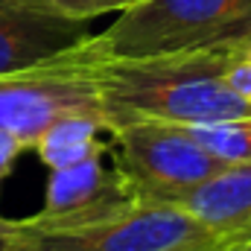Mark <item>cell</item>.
<instances>
[{"mask_svg": "<svg viewBox=\"0 0 251 251\" xmlns=\"http://www.w3.org/2000/svg\"><path fill=\"white\" fill-rule=\"evenodd\" d=\"M62 117H105L91 64L79 47L35 67L0 76V131L26 149ZM111 131V123H108Z\"/></svg>", "mask_w": 251, "mask_h": 251, "instance_id": "277c9868", "label": "cell"}, {"mask_svg": "<svg viewBox=\"0 0 251 251\" xmlns=\"http://www.w3.org/2000/svg\"><path fill=\"white\" fill-rule=\"evenodd\" d=\"M237 44H246V47H251V32H249V35H246V38H240Z\"/></svg>", "mask_w": 251, "mask_h": 251, "instance_id": "2e32d148", "label": "cell"}, {"mask_svg": "<svg viewBox=\"0 0 251 251\" xmlns=\"http://www.w3.org/2000/svg\"><path fill=\"white\" fill-rule=\"evenodd\" d=\"M140 199L120 167L91 158L64 170H50L44 207L32 219L44 225H88L134 207Z\"/></svg>", "mask_w": 251, "mask_h": 251, "instance_id": "8992f818", "label": "cell"}, {"mask_svg": "<svg viewBox=\"0 0 251 251\" xmlns=\"http://www.w3.org/2000/svg\"><path fill=\"white\" fill-rule=\"evenodd\" d=\"M111 152L131 181L137 199L184 190L216 176V161L190 131V126L161 120H123L111 128Z\"/></svg>", "mask_w": 251, "mask_h": 251, "instance_id": "5b68a950", "label": "cell"}, {"mask_svg": "<svg viewBox=\"0 0 251 251\" xmlns=\"http://www.w3.org/2000/svg\"><path fill=\"white\" fill-rule=\"evenodd\" d=\"M0 251H24V249H18V246H12L9 240H3V237H0Z\"/></svg>", "mask_w": 251, "mask_h": 251, "instance_id": "5bb4252c", "label": "cell"}, {"mask_svg": "<svg viewBox=\"0 0 251 251\" xmlns=\"http://www.w3.org/2000/svg\"><path fill=\"white\" fill-rule=\"evenodd\" d=\"M21 152H26V146H24L15 134L0 131V190H3V184H6V178L12 176V170H15Z\"/></svg>", "mask_w": 251, "mask_h": 251, "instance_id": "4fadbf2b", "label": "cell"}, {"mask_svg": "<svg viewBox=\"0 0 251 251\" xmlns=\"http://www.w3.org/2000/svg\"><path fill=\"white\" fill-rule=\"evenodd\" d=\"M228 56L231 44L149 59H85L114 128L123 120L178 126L251 120V102L225 82Z\"/></svg>", "mask_w": 251, "mask_h": 251, "instance_id": "6da1fadb", "label": "cell"}, {"mask_svg": "<svg viewBox=\"0 0 251 251\" xmlns=\"http://www.w3.org/2000/svg\"><path fill=\"white\" fill-rule=\"evenodd\" d=\"M225 251H251V243H243V246H231V249Z\"/></svg>", "mask_w": 251, "mask_h": 251, "instance_id": "9a60e30c", "label": "cell"}, {"mask_svg": "<svg viewBox=\"0 0 251 251\" xmlns=\"http://www.w3.org/2000/svg\"><path fill=\"white\" fill-rule=\"evenodd\" d=\"M108 123L102 117H62L35 140V155L47 170H64L91 158H102L111 143L102 140Z\"/></svg>", "mask_w": 251, "mask_h": 251, "instance_id": "9c48e42d", "label": "cell"}, {"mask_svg": "<svg viewBox=\"0 0 251 251\" xmlns=\"http://www.w3.org/2000/svg\"><path fill=\"white\" fill-rule=\"evenodd\" d=\"M225 82L246 100L251 102V47L246 44H231V56L225 64Z\"/></svg>", "mask_w": 251, "mask_h": 251, "instance_id": "7c38bea8", "label": "cell"}, {"mask_svg": "<svg viewBox=\"0 0 251 251\" xmlns=\"http://www.w3.org/2000/svg\"><path fill=\"white\" fill-rule=\"evenodd\" d=\"M193 137L222 164L251 161V120H216L190 126Z\"/></svg>", "mask_w": 251, "mask_h": 251, "instance_id": "30bf717a", "label": "cell"}, {"mask_svg": "<svg viewBox=\"0 0 251 251\" xmlns=\"http://www.w3.org/2000/svg\"><path fill=\"white\" fill-rule=\"evenodd\" d=\"M53 15H62L70 21H85L91 24L94 18H102L108 12H126L131 6H137L140 0H29Z\"/></svg>", "mask_w": 251, "mask_h": 251, "instance_id": "8fae6325", "label": "cell"}, {"mask_svg": "<svg viewBox=\"0 0 251 251\" xmlns=\"http://www.w3.org/2000/svg\"><path fill=\"white\" fill-rule=\"evenodd\" d=\"M88 35L85 21L53 15L29 0H0V76L50 62Z\"/></svg>", "mask_w": 251, "mask_h": 251, "instance_id": "52a82bcc", "label": "cell"}, {"mask_svg": "<svg viewBox=\"0 0 251 251\" xmlns=\"http://www.w3.org/2000/svg\"><path fill=\"white\" fill-rule=\"evenodd\" d=\"M0 237L24 251H225L228 246L193 219L187 210L164 201H137L88 225H44L32 216H0Z\"/></svg>", "mask_w": 251, "mask_h": 251, "instance_id": "3957f363", "label": "cell"}, {"mask_svg": "<svg viewBox=\"0 0 251 251\" xmlns=\"http://www.w3.org/2000/svg\"><path fill=\"white\" fill-rule=\"evenodd\" d=\"M143 201H164L187 210L228 249L251 243V161L228 164L201 184L161 193Z\"/></svg>", "mask_w": 251, "mask_h": 251, "instance_id": "ba28073f", "label": "cell"}, {"mask_svg": "<svg viewBox=\"0 0 251 251\" xmlns=\"http://www.w3.org/2000/svg\"><path fill=\"white\" fill-rule=\"evenodd\" d=\"M251 32V0H140L79 50L88 59H149L234 44Z\"/></svg>", "mask_w": 251, "mask_h": 251, "instance_id": "7a4b0ae2", "label": "cell"}]
</instances>
